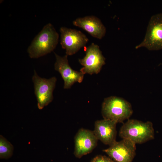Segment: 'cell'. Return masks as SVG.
<instances>
[{"instance_id":"1","label":"cell","mask_w":162,"mask_h":162,"mask_svg":"<svg viewBox=\"0 0 162 162\" xmlns=\"http://www.w3.org/2000/svg\"><path fill=\"white\" fill-rule=\"evenodd\" d=\"M59 35L53 25L48 23L34 38L27 49L31 58H36L50 53L56 47Z\"/></svg>"},{"instance_id":"2","label":"cell","mask_w":162,"mask_h":162,"mask_svg":"<svg viewBox=\"0 0 162 162\" xmlns=\"http://www.w3.org/2000/svg\"><path fill=\"white\" fill-rule=\"evenodd\" d=\"M119 135L122 139L129 140L135 144H140L153 139L154 131L151 122L128 119L121 128Z\"/></svg>"},{"instance_id":"3","label":"cell","mask_w":162,"mask_h":162,"mask_svg":"<svg viewBox=\"0 0 162 162\" xmlns=\"http://www.w3.org/2000/svg\"><path fill=\"white\" fill-rule=\"evenodd\" d=\"M133 113L130 104L121 98L111 96L105 98L102 103V114L104 118L117 123L128 119Z\"/></svg>"},{"instance_id":"4","label":"cell","mask_w":162,"mask_h":162,"mask_svg":"<svg viewBox=\"0 0 162 162\" xmlns=\"http://www.w3.org/2000/svg\"><path fill=\"white\" fill-rule=\"evenodd\" d=\"M142 47L149 50L162 49V13L155 14L151 17L144 39L135 48Z\"/></svg>"},{"instance_id":"5","label":"cell","mask_w":162,"mask_h":162,"mask_svg":"<svg viewBox=\"0 0 162 162\" xmlns=\"http://www.w3.org/2000/svg\"><path fill=\"white\" fill-rule=\"evenodd\" d=\"M34 85V94L40 110L51 103L53 99V92L56 86L57 79L52 77L49 79L42 78L35 70L32 77Z\"/></svg>"},{"instance_id":"6","label":"cell","mask_w":162,"mask_h":162,"mask_svg":"<svg viewBox=\"0 0 162 162\" xmlns=\"http://www.w3.org/2000/svg\"><path fill=\"white\" fill-rule=\"evenodd\" d=\"M60 44L65 50L66 55L71 56L85 47L88 41L86 35L81 32L64 27L60 29Z\"/></svg>"},{"instance_id":"7","label":"cell","mask_w":162,"mask_h":162,"mask_svg":"<svg viewBox=\"0 0 162 162\" xmlns=\"http://www.w3.org/2000/svg\"><path fill=\"white\" fill-rule=\"evenodd\" d=\"M86 55L79 60L82 66L80 71L84 74H98L102 66L105 64V58L103 56L99 46L94 43L86 48Z\"/></svg>"},{"instance_id":"8","label":"cell","mask_w":162,"mask_h":162,"mask_svg":"<svg viewBox=\"0 0 162 162\" xmlns=\"http://www.w3.org/2000/svg\"><path fill=\"white\" fill-rule=\"evenodd\" d=\"M136 144L129 140L122 139L103 151L115 162H132L136 155Z\"/></svg>"},{"instance_id":"9","label":"cell","mask_w":162,"mask_h":162,"mask_svg":"<svg viewBox=\"0 0 162 162\" xmlns=\"http://www.w3.org/2000/svg\"><path fill=\"white\" fill-rule=\"evenodd\" d=\"M54 54L56 58L54 69L61 74L64 80V88H70L75 82H82L84 74L71 68L69 64L68 56H61L55 53Z\"/></svg>"},{"instance_id":"10","label":"cell","mask_w":162,"mask_h":162,"mask_svg":"<svg viewBox=\"0 0 162 162\" xmlns=\"http://www.w3.org/2000/svg\"><path fill=\"white\" fill-rule=\"evenodd\" d=\"M98 140L93 131L84 128L79 130L74 138L75 156L80 158L91 152L96 146Z\"/></svg>"},{"instance_id":"11","label":"cell","mask_w":162,"mask_h":162,"mask_svg":"<svg viewBox=\"0 0 162 162\" xmlns=\"http://www.w3.org/2000/svg\"><path fill=\"white\" fill-rule=\"evenodd\" d=\"M117 123L107 119L96 121L93 132L97 139L110 146L113 144L116 141Z\"/></svg>"},{"instance_id":"12","label":"cell","mask_w":162,"mask_h":162,"mask_svg":"<svg viewBox=\"0 0 162 162\" xmlns=\"http://www.w3.org/2000/svg\"><path fill=\"white\" fill-rule=\"evenodd\" d=\"M73 24L82 28L94 38L101 39L106 34V28L101 20L94 16L79 17L73 22Z\"/></svg>"},{"instance_id":"13","label":"cell","mask_w":162,"mask_h":162,"mask_svg":"<svg viewBox=\"0 0 162 162\" xmlns=\"http://www.w3.org/2000/svg\"><path fill=\"white\" fill-rule=\"evenodd\" d=\"M13 150V146L10 142L3 136H0V158L8 159L11 157Z\"/></svg>"},{"instance_id":"14","label":"cell","mask_w":162,"mask_h":162,"mask_svg":"<svg viewBox=\"0 0 162 162\" xmlns=\"http://www.w3.org/2000/svg\"><path fill=\"white\" fill-rule=\"evenodd\" d=\"M90 162H115L110 157L99 155L92 159Z\"/></svg>"}]
</instances>
